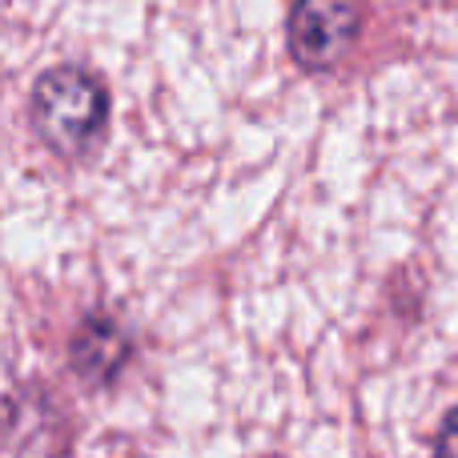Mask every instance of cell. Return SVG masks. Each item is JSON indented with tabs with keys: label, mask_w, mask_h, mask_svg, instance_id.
Segmentation results:
<instances>
[{
	"label": "cell",
	"mask_w": 458,
	"mask_h": 458,
	"mask_svg": "<svg viewBox=\"0 0 458 458\" xmlns=\"http://www.w3.org/2000/svg\"><path fill=\"white\" fill-rule=\"evenodd\" d=\"M362 13L358 0H293L290 53L301 69H330L354 45Z\"/></svg>",
	"instance_id": "cell-2"
},
{
	"label": "cell",
	"mask_w": 458,
	"mask_h": 458,
	"mask_svg": "<svg viewBox=\"0 0 458 458\" xmlns=\"http://www.w3.org/2000/svg\"><path fill=\"white\" fill-rule=\"evenodd\" d=\"M109 121V93L85 69H48L32 89V125L61 157H81L97 145Z\"/></svg>",
	"instance_id": "cell-1"
},
{
	"label": "cell",
	"mask_w": 458,
	"mask_h": 458,
	"mask_svg": "<svg viewBox=\"0 0 458 458\" xmlns=\"http://www.w3.org/2000/svg\"><path fill=\"white\" fill-rule=\"evenodd\" d=\"M435 458H458V406L446 414L443 430H438V446H435Z\"/></svg>",
	"instance_id": "cell-4"
},
{
	"label": "cell",
	"mask_w": 458,
	"mask_h": 458,
	"mask_svg": "<svg viewBox=\"0 0 458 458\" xmlns=\"http://www.w3.org/2000/svg\"><path fill=\"white\" fill-rule=\"evenodd\" d=\"M72 358H77V370L85 378H109L125 362V334L113 322H85L77 334V346H72Z\"/></svg>",
	"instance_id": "cell-3"
}]
</instances>
